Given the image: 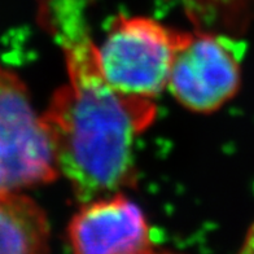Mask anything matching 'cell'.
<instances>
[{
	"label": "cell",
	"instance_id": "1",
	"mask_svg": "<svg viewBox=\"0 0 254 254\" xmlns=\"http://www.w3.org/2000/svg\"><path fill=\"white\" fill-rule=\"evenodd\" d=\"M38 4V20L60 47L67 73L42 114L59 173L80 204L132 187L135 139L153 124L156 105L108 82L91 34L90 0Z\"/></svg>",
	"mask_w": 254,
	"mask_h": 254
},
{
	"label": "cell",
	"instance_id": "2",
	"mask_svg": "<svg viewBox=\"0 0 254 254\" xmlns=\"http://www.w3.org/2000/svg\"><path fill=\"white\" fill-rule=\"evenodd\" d=\"M183 31L141 16H118L99 48L108 82L127 96L153 100L169 83Z\"/></svg>",
	"mask_w": 254,
	"mask_h": 254
},
{
	"label": "cell",
	"instance_id": "3",
	"mask_svg": "<svg viewBox=\"0 0 254 254\" xmlns=\"http://www.w3.org/2000/svg\"><path fill=\"white\" fill-rule=\"evenodd\" d=\"M57 175L47 130L26 86L0 66V193L50 183Z\"/></svg>",
	"mask_w": 254,
	"mask_h": 254
},
{
	"label": "cell",
	"instance_id": "4",
	"mask_svg": "<svg viewBox=\"0 0 254 254\" xmlns=\"http://www.w3.org/2000/svg\"><path fill=\"white\" fill-rule=\"evenodd\" d=\"M241 82L240 55L226 34L183 31L167 88L184 108L213 113L230 101Z\"/></svg>",
	"mask_w": 254,
	"mask_h": 254
},
{
	"label": "cell",
	"instance_id": "5",
	"mask_svg": "<svg viewBox=\"0 0 254 254\" xmlns=\"http://www.w3.org/2000/svg\"><path fill=\"white\" fill-rule=\"evenodd\" d=\"M67 240L83 254L154 252L151 226L141 209L120 192L82 204L67 226Z\"/></svg>",
	"mask_w": 254,
	"mask_h": 254
},
{
	"label": "cell",
	"instance_id": "6",
	"mask_svg": "<svg viewBox=\"0 0 254 254\" xmlns=\"http://www.w3.org/2000/svg\"><path fill=\"white\" fill-rule=\"evenodd\" d=\"M50 238L47 215L33 198L18 190L0 193V253H44Z\"/></svg>",
	"mask_w": 254,
	"mask_h": 254
},
{
	"label": "cell",
	"instance_id": "7",
	"mask_svg": "<svg viewBox=\"0 0 254 254\" xmlns=\"http://www.w3.org/2000/svg\"><path fill=\"white\" fill-rule=\"evenodd\" d=\"M183 3L197 29L227 35L244 24L254 0H183Z\"/></svg>",
	"mask_w": 254,
	"mask_h": 254
}]
</instances>
